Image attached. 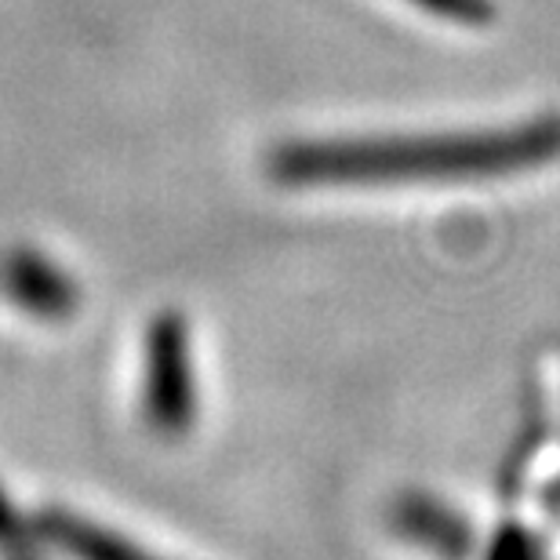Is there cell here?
Instances as JSON below:
<instances>
[{"label": "cell", "mask_w": 560, "mask_h": 560, "mask_svg": "<svg viewBox=\"0 0 560 560\" xmlns=\"http://www.w3.org/2000/svg\"><path fill=\"white\" fill-rule=\"evenodd\" d=\"M142 411L150 430L183 436L197 419V375L189 328L178 313H161L145 331Z\"/></svg>", "instance_id": "obj_2"}, {"label": "cell", "mask_w": 560, "mask_h": 560, "mask_svg": "<svg viewBox=\"0 0 560 560\" xmlns=\"http://www.w3.org/2000/svg\"><path fill=\"white\" fill-rule=\"evenodd\" d=\"M560 156V117L521 128L452 131V136H389L295 142L273 156L288 186H408L488 183L546 167Z\"/></svg>", "instance_id": "obj_1"}, {"label": "cell", "mask_w": 560, "mask_h": 560, "mask_svg": "<svg viewBox=\"0 0 560 560\" xmlns=\"http://www.w3.org/2000/svg\"><path fill=\"white\" fill-rule=\"evenodd\" d=\"M419 4L436 11V15L458 19V22H485L491 15V8L485 0H419Z\"/></svg>", "instance_id": "obj_5"}, {"label": "cell", "mask_w": 560, "mask_h": 560, "mask_svg": "<svg viewBox=\"0 0 560 560\" xmlns=\"http://www.w3.org/2000/svg\"><path fill=\"white\" fill-rule=\"evenodd\" d=\"M8 291L11 299L22 302L26 310L40 313V317H62L73 306V288L51 262L33 259V255H19L8 270Z\"/></svg>", "instance_id": "obj_4"}, {"label": "cell", "mask_w": 560, "mask_h": 560, "mask_svg": "<svg viewBox=\"0 0 560 560\" xmlns=\"http://www.w3.org/2000/svg\"><path fill=\"white\" fill-rule=\"evenodd\" d=\"M37 535L73 560H161L131 539H120L117 532L103 528V524H92V521L77 517V513H66V510L40 513Z\"/></svg>", "instance_id": "obj_3"}]
</instances>
